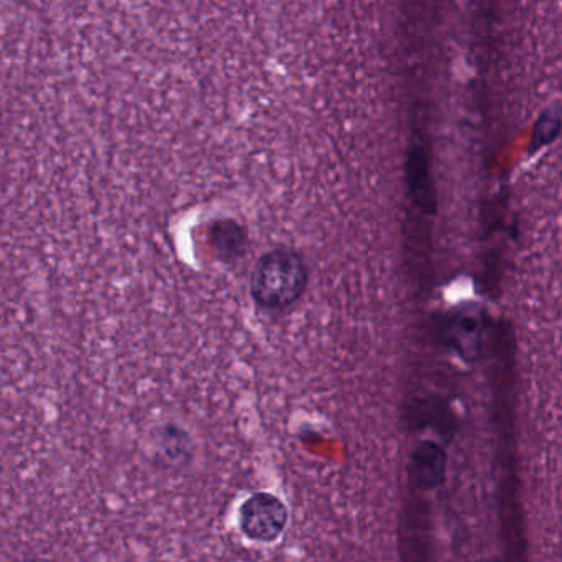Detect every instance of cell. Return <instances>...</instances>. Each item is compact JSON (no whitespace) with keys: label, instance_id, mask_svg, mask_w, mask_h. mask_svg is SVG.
Masks as SVG:
<instances>
[{"label":"cell","instance_id":"1","mask_svg":"<svg viewBox=\"0 0 562 562\" xmlns=\"http://www.w3.org/2000/svg\"><path fill=\"white\" fill-rule=\"evenodd\" d=\"M249 281L250 296L257 306L281 311L301 300L310 272L306 260L297 250L277 247L257 259Z\"/></svg>","mask_w":562,"mask_h":562},{"label":"cell","instance_id":"2","mask_svg":"<svg viewBox=\"0 0 562 562\" xmlns=\"http://www.w3.org/2000/svg\"><path fill=\"white\" fill-rule=\"evenodd\" d=\"M288 518L286 505L279 497L259 492L247 498L240 507V531L257 543H272L283 533Z\"/></svg>","mask_w":562,"mask_h":562},{"label":"cell","instance_id":"3","mask_svg":"<svg viewBox=\"0 0 562 562\" xmlns=\"http://www.w3.org/2000/svg\"><path fill=\"white\" fill-rule=\"evenodd\" d=\"M446 458L445 449L431 441H423L418 445L412 456V475L413 484L422 491H432L439 487L446 479Z\"/></svg>","mask_w":562,"mask_h":562},{"label":"cell","instance_id":"4","mask_svg":"<svg viewBox=\"0 0 562 562\" xmlns=\"http://www.w3.org/2000/svg\"><path fill=\"white\" fill-rule=\"evenodd\" d=\"M207 239H210V246L213 247L216 256L226 262L239 259L247 244L246 231L229 217L214 221L211 224L210 233H207Z\"/></svg>","mask_w":562,"mask_h":562},{"label":"cell","instance_id":"5","mask_svg":"<svg viewBox=\"0 0 562 562\" xmlns=\"http://www.w3.org/2000/svg\"><path fill=\"white\" fill-rule=\"evenodd\" d=\"M409 184L413 196L425 213L432 214L436 211L435 191L429 180L428 161L422 148H415L409 157Z\"/></svg>","mask_w":562,"mask_h":562},{"label":"cell","instance_id":"6","mask_svg":"<svg viewBox=\"0 0 562 562\" xmlns=\"http://www.w3.org/2000/svg\"><path fill=\"white\" fill-rule=\"evenodd\" d=\"M454 327H452V340L459 352L469 362L475 359L481 352L482 344V323L481 317L472 313H462L456 317Z\"/></svg>","mask_w":562,"mask_h":562},{"label":"cell","instance_id":"7","mask_svg":"<svg viewBox=\"0 0 562 562\" xmlns=\"http://www.w3.org/2000/svg\"><path fill=\"white\" fill-rule=\"evenodd\" d=\"M157 449L167 461L178 462L190 454V438L177 426H164L158 432Z\"/></svg>","mask_w":562,"mask_h":562},{"label":"cell","instance_id":"8","mask_svg":"<svg viewBox=\"0 0 562 562\" xmlns=\"http://www.w3.org/2000/svg\"><path fill=\"white\" fill-rule=\"evenodd\" d=\"M562 121L557 112H544L538 119L537 127L533 131V140H531V151H537L543 145L550 144L560 135Z\"/></svg>","mask_w":562,"mask_h":562}]
</instances>
